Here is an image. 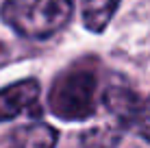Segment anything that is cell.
I'll use <instances>...</instances> for the list:
<instances>
[{"mask_svg":"<svg viewBox=\"0 0 150 148\" xmlns=\"http://www.w3.org/2000/svg\"><path fill=\"white\" fill-rule=\"evenodd\" d=\"M105 107L124 124L139 122V115H142V103H139L137 94L124 85H113L105 91Z\"/></svg>","mask_w":150,"mask_h":148,"instance_id":"cell-4","label":"cell"},{"mask_svg":"<svg viewBox=\"0 0 150 148\" xmlns=\"http://www.w3.org/2000/svg\"><path fill=\"white\" fill-rule=\"evenodd\" d=\"M9 142L15 146H26V148H50L59 142V133L46 122H33V124H24L20 129H13Z\"/></svg>","mask_w":150,"mask_h":148,"instance_id":"cell-5","label":"cell"},{"mask_svg":"<svg viewBox=\"0 0 150 148\" xmlns=\"http://www.w3.org/2000/svg\"><path fill=\"white\" fill-rule=\"evenodd\" d=\"M39 83L35 79H24L0 89V122L15 120L18 115H41Z\"/></svg>","mask_w":150,"mask_h":148,"instance_id":"cell-3","label":"cell"},{"mask_svg":"<svg viewBox=\"0 0 150 148\" xmlns=\"http://www.w3.org/2000/svg\"><path fill=\"white\" fill-rule=\"evenodd\" d=\"M139 135L150 144V120H144V122L139 120Z\"/></svg>","mask_w":150,"mask_h":148,"instance_id":"cell-7","label":"cell"},{"mask_svg":"<svg viewBox=\"0 0 150 148\" xmlns=\"http://www.w3.org/2000/svg\"><path fill=\"white\" fill-rule=\"evenodd\" d=\"M98 79L89 68H74L54 81L48 105L57 118L65 122H83L96 113Z\"/></svg>","mask_w":150,"mask_h":148,"instance_id":"cell-2","label":"cell"},{"mask_svg":"<svg viewBox=\"0 0 150 148\" xmlns=\"http://www.w3.org/2000/svg\"><path fill=\"white\" fill-rule=\"evenodd\" d=\"M122 0H81V18L87 30L102 33L113 20Z\"/></svg>","mask_w":150,"mask_h":148,"instance_id":"cell-6","label":"cell"},{"mask_svg":"<svg viewBox=\"0 0 150 148\" xmlns=\"http://www.w3.org/2000/svg\"><path fill=\"white\" fill-rule=\"evenodd\" d=\"M7 57H9V52H7V48L2 46V42H0V65L7 63Z\"/></svg>","mask_w":150,"mask_h":148,"instance_id":"cell-8","label":"cell"},{"mask_svg":"<svg viewBox=\"0 0 150 148\" xmlns=\"http://www.w3.org/2000/svg\"><path fill=\"white\" fill-rule=\"evenodd\" d=\"M74 0H4L0 18L26 39H46L70 22Z\"/></svg>","mask_w":150,"mask_h":148,"instance_id":"cell-1","label":"cell"}]
</instances>
